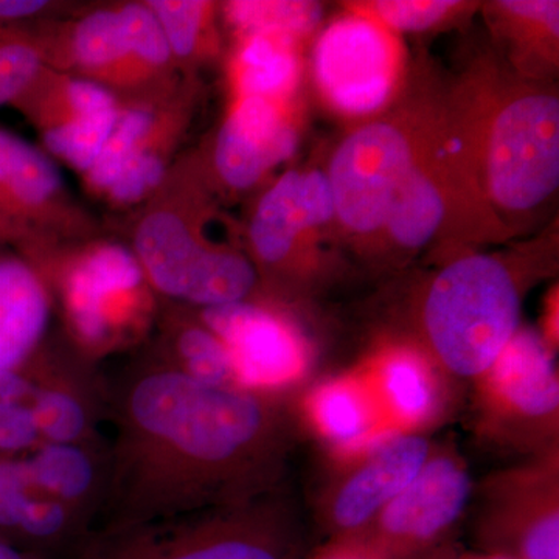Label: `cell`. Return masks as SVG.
<instances>
[{
	"instance_id": "obj_25",
	"label": "cell",
	"mask_w": 559,
	"mask_h": 559,
	"mask_svg": "<svg viewBox=\"0 0 559 559\" xmlns=\"http://www.w3.org/2000/svg\"><path fill=\"white\" fill-rule=\"evenodd\" d=\"M53 299L46 282L16 253L0 255V371L16 369L49 337Z\"/></svg>"
},
{
	"instance_id": "obj_26",
	"label": "cell",
	"mask_w": 559,
	"mask_h": 559,
	"mask_svg": "<svg viewBox=\"0 0 559 559\" xmlns=\"http://www.w3.org/2000/svg\"><path fill=\"white\" fill-rule=\"evenodd\" d=\"M304 47V40L264 33L231 39L226 57L227 98L301 100Z\"/></svg>"
},
{
	"instance_id": "obj_32",
	"label": "cell",
	"mask_w": 559,
	"mask_h": 559,
	"mask_svg": "<svg viewBox=\"0 0 559 559\" xmlns=\"http://www.w3.org/2000/svg\"><path fill=\"white\" fill-rule=\"evenodd\" d=\"M47 22L0 27V108L16 100L46 68Z\"/></svg>"
},
{
	"instance_id": "obj_2",
	"label": "cell",
	"mask_w": 559,
	"mask_h": 559,
	"mask_svg": "<svg viewBox=\"0 0 559 559\" xmlns=\"http://www.w3.org/2000/svg\"><path fill=\"white\" fill-rule=\"evenodd\" d=\"M448 92L485 204L513 240L528 234L558 194L557 83L518 79L491 51L471 61Z\"/></svg>"
},
{
	"instance_id": "obj_33",
	"label": "cell",
	"mask_w": 559,
	"mask_h": 559,
	"mask_svg": "<svg viewBox=\"0 0 559 559\" xmlns=\"http://www.w3.org/2000/svg\"><path fill=\"white\" fill-rule=\"evenodd\" d=\"M39 492L24 457H0V540L20 549L22 533Z\"/></svg>"
},
{
	"instance_id": "obj_7",
	"label": "cell",
	"mask_w": 559,
	"mask_h": 559,
	"mask_svg": "<svg viewBox=\"0 0 559 559\" xmlns=\"http://www.w3.org/2000/svg\"><path fill=\"white\" fill-rule=\"evenodd\" d=\"M241 230L261 294L286 307L341 267L329 179L314 162L280 173L253 194Z\"/></svg>"
},
{
	"instance_id": "obj_20",
	"label": "cell",
	"mask_w": 559,
	"mask_h": 559,
	"mask_svg": "<svg viewBox=\"0 0 559 559\" xmlns=\"http://www.w3.org/2000/svg\"><path fill=\"white\" fill-rule=\"evenodd\" d=\"M440 371L417 345L389 342L371 355L359 373L389 428L417 433L441 414Z\"/></svg>"
},
{
	"instance_id": "obj_9",
	"label": "cell",
	"mask_w": 559,
	"mask_h": 559,
	"mask_svg": "<svg viewBox=\"0 0 559 559\" xmlns=\"http://www.w3.org/2000/svg\"><path fill=\"white\" fill-rule=\"evenodd\" d=\"M72 559H304V538L275 489L235 506L97 530Z\"/></svg>"
},
{
	"instance_id": "obj_3",
	"label": "cell",
	"mask_w": 559,
	"mask_h": 559,
	"mask_svg": "<svg viewBox=\"0 0 559 559\" xmlns=\"http://www.w3.org/2000/svg\"><path fill=\"white\" fill-rule=\"evenodd\" d=\"M210 179L198 148L182 151L148 200L127 213L117 237L160 300L194 310L261 296L241 224Z\"/></svg>"
},
{
	"instance_id": "obj_39",
	"label": "cell",
	"mask_w": 559,
	"mask_h": 559,
	"mask_svg": "<svg viewBox=\"0 0 559 559\" xmlns=\"http://www.w3.org/2000/svg\"><path fill=\"white\" fill-rule=\"evenodd\" d=\"M7 250H10V249H7L5 246H3L2 242H0V255H2V253H5Z\"/></svg>"
},
{
	"instance_id": "obj_1",
	"label": "cell",
	"mask_w": 559,
	"mask_h": 559,
	"mask_svg": "<svg viewBox=\"0 0 559 559\" xmlns=\"http://www.w3.org/2000/svg\"><path fill=\"white\" fill-rule=\"evenodd\" d=\"M108 380V495L97 530L235 506L280 488L290 448L278 399L219 388L143 344Z\"/></svg>"
},
{
	"instance_id": "obj_10",
	"label": "cell",
	"mask_w": 559,
	"mask_h": 559,
	"mask_svg": "<svg viewBox=\"0 0 559 559\" xmlns=\"http://www.w3.org/2000/svg\"><path fill=\"white\" fill-rule=\"evenodd\" d=\"M204 83L183 76L170 97L121 103L116 127L81 186L112 213L127 215L148 200L182 153L200 110Z\"/></svg>"
},
{
	"instance_id": "obj_16",
	"label": "cell",
	"mask_w": 559,
	"mask_h": 559,
	"mask_svg": "<svg viewBox=\"0 0 559 559\" xmlns=\"http://www.w3.org/2000/svg\"><path fill=\"white\" fill-rule=\"evenodd\" d=\"M471 492L465 462L452 452H430L414 480L358 538L382 559L428 558L462 520Z\"/></svg>"
},
{
	"instance_id": "obj_31",
	"label": "cell",
	"mask_w": 559,
	"mask_h": 559,
	"mask_svg": "<svg viewBox=\"0 0 559 559\" xmlns=\"http://www.w3.org/2000/svg\"><path fill=\"white\" fill-rule=\"evenodd\" d=\"M40 444L31 359L0 371V457H22Z\"/></svg>"
},
{
	"instance_id": "obj_19",
	"label": "cell",
	"mask_w": 559,
	"mask_h": 559,
	"mask_svg": "<svg viewBox=\"0 0 559 559\" xmlns=\"http://www.w3.org/2000/svg\"><path fill=\"white\" fill-rule=\"evenodd\" d=\"M432 448L419 433L393 432L349 459L323 499L320 521L331 539L362 535L414 480Z\"/></svg>"
},
{
	"instance_id": "obj_29",
	"label": "cell",
	"mask_w": 559,
	"mask_h": 559,
	"mask_svg": "<svg viewBox=\"0 0 559 559\" xmlns=\"http://www.w3.org/2000/svg\"><path fill=\"white\" fill-rule=\"evenodd\" d=\"M219 7L221 24L231 39L264 33L307 43L323 13L320 3L304 0H234Z\"/></svg>"
},
{
	"instance_id": "obj_4",
	"label": "cell",
	"mask_w": 559,
	"mask_h": 559,
	"mask_svg": "<svg viewBox=\"0 0 559 559\" xmlns=\"http://www.w3.org/2000/svg\"><path fill=\"white\" fill-rule=\"evenodd\" d=\"M557 231L502 252L468 250L419 289L417 347L451 377L479 380L520 330L530 286L554 272Z\"/></svg>"
},
{
	"instance_id": "obj_21",
	"label": "cell",
	"mask_w": 559,
	"mask_h": 559,
	"mask_svg": "<svg viewBox=\"0 0 559 559\" xmlns=\"http://www.w3.org/2000/svg\"><path fill=\"white\" fill-rule=\"evenodd\" d=\"M480 530L488 555L507 559H559L557 485L551 476L513 481Z\"/></svg>"
},
{
	"instance_id": "obj_15",
	"label": "cell",
	"mask_w": 559,
	"mask_h": 559,
	"mask_svg": "<svg viewBox=\"0 0 559 559\" xmlns=\"http://www.w3.org/2000/svg\"><path fill=\"white\" fill-rule=\"evenodd\" d=\"M10 106L35 130L44 153L83 176L108 142L121 103L91 81L46 66Z\"/></svg>"
},
{
	"instance_id": "obj_30",
	"label": "cell",
	"mask_w": 559,
	"mask_h": 559,
	"mask_svg": "<svg viewBox=\"0 0 559 559\" xmlns=\"http://www.w3.org/2000/svg\"><path fill=\"white\" fill-rule=\"evenodd\" d=\"M480 3L465 0H362L342 5L345 11L369 17L400 36L401 33L423 35L448 31L469 20L480 10Z\"/></svg>"
},
{
	"instance_id": "obj_12",
	"label": "cell",
	"mask_w": 559,
	"mask_h": 559,
	"mask_svg": "<svg viewBox=\"0 0 559 559\" xmlns=\"http://www.w3.org/2000/svg\"><path fill=\"white\" fill-rule=\"evenodd\" d=\"M70 193L57 162L0 127V242L11 252L106 234Z\"/></svg>"
},
{
	"instance_id": "obj_34",
	"label": "cell",
	"mask_w": 559,
	"mask_h": 559,
	"mask_svg": "<svg viewBox=\"0 0 559 559\" xmlns=\"http://www.w3.org/2000/svg\"><path fill=\"white\" fill-rule=\"evenodd\" d=\"M80 7V2L64 0H0V27L62 20Z\"/></svg>"
},
{
	"instance_id": "obj_13",
	"label": "cell",
	"mask_w": 559,
	"mask_h": 559,
	"mask_svg": "<svg viewBox=\"0 0 559 559\" xmlns=\"http://www.w3.org/2000/svg\"><path fill=\"white\" fill-rule=\"evenodd\" d=\"M301 100L227 98L226 112L200 151L205 170L224 201L252 198L299 148Z\"/></svg>"
},
{
	"instance_id": "obj_37",
	"label": "cell",
	"mask_w": 559,
	"mask_h": 559,
	"mask_svg": "<svg viewBox=\"0 0 559 559\" xmlns=\"http://www.w3.org/2000/svg\"><path fill=\"white\" fill-rule=\"evenodd\" d=\"M426 559H455V557H452L450 554H441V551H436L433 557H428Z\"/></svg>"
},
{
	"instance_id": "obj_11",
	"label": "cell",
	"mask_w": 559,
	"mask_h": 559,
	"mask_svg": "<svg viewBox=\"0 0 559 559\" xmlns=\"http://www.w3.org/2000/svg\"><path fill=\"white\" fill-rule=\"evenodd\" d=\"M406 50L396 33L345 11L323 28L312 49L320 97L344 119H373L403 94Z\"/></svg>"
},
{
	"instance_id": "obj_6",
	"label": "cell",
	"mask_w": 559,
	"mask_h": 559,
	"mask_svg": "<svg viewBox=\"0 0 559 559\" xmlns=\"http://www.w3.org/2000/svg\"><path fill=\"white\" fill-rule=\"evenodd\" d=\"M412 81L389 109L342 140L325 167L341 246L367 261L396 191L417 165L436 112L441 81Z\"/></svg>"
},
{
	"instance_id": "obj_36",
	"label": "cell",
	"mask_w": 559,
	"mask_h": 559,
	"mask_svg": "<svg viewBox=\"0 0 559 559\" xmlns=\"http://www.w3.org/2000/svg\"><path fill=\"white\" fill-rule=\"evenodd\" d=\"M0 559H40L0 540Z\"/></svg>"
},
{
	"instance_id": "obj_5",
	"label": "cell",
	"mask_w": 559,
	"mask_h": 559,
	"mask_svg": "<svg viewBox=\"0 0 559 559\" xmlns=\"http://www.w3.org/2000/svg\"><path fill=\"white\" fill-rule=\"evenodd\" d=\"M46 282L60 333L76 352L102 366L148 342L160 299L138 259L120 237L106 234L83 241L17 252Z\"/></svg>"
},
{
	"instance_id": "obj_24",
	"label": "cell",
	"mask_w": 559,
	"mask_h": 559,
	"mask_svg": "<svg viewBox=\"0 0 559 559\" xmlns=\"http://www.w3.org/2000/svg\"><path fill=\"white\" fill-rule=\"evenodd\" d=\"M305 417L320 439L344 459L355 457L395 432L359 371L316 385L305 400Z\"/></svg>"
},
{
	"instance_id": "obj_27",
	"label": "cell",
	"mask_w": 559,
	"mask_h": 559,
	"mask_svg": "<svg viewBox=\"0 0 559 559\" xmlns=\"http://www.w3.org/2000/svg\"><path fill=\"white\" fill-rule=\"evenodd\" d=\"M146 345L194 380L238 388L229 353L193 308L160 300L156 326Z\"/></svg>"
},
{
	"instance_id": "obj_18",
	"label": "cell",
	"mask_w": 559,
	"mask_h": 559,
	"mask_svg": "<svg viewBox=\"0 0 559 559\" xmlns=\"http://www.w3.org/2000/svg\"><path fill=\"white\" fill-rule=\"evenodd\" d=\"M40 443H75L105 436L108 380L61 333L49 334L31 358Z\"/></svg>"
},
{
	"instance_id": "obj_17",
	"label": "cell",
	"mask_w": 559,
	"mask_h": 559,
	"mask_svg": "<svg viewBox=\"0 0 559 559\" xmlns=\"http://www.w3.org/2000/svg\"><path fill=\"white\" fill-rule=\"evenodd\" d=\"M477 381H480L487 421L496 432L543 440L557 429L558 373L554 348L540 331L520 326Z\"/></svg>"
},
{
	"instance_id": "obj_35",
	"label": "cell",
	"mask_w": 559,
	"mask_h": 559,
	"mask_svg": "<svg viewBox=\"0 0 559 559\" xmlns=\"http://www.w3.org/2000/svg\"><path fill=\"white\" fill-rule=\"evenodd\" d=\"M311 559H382L366 540L358 538L331 539Z\"/></svg>"
},
{
	"instance_id": "obj_38",
	"label": "cell",
	"mask_w": 559,
	"mask_h": 559,
	"mask_svg": "<svg viewBox=\"0 0 559 559\" xmlns=\"http://www.w3.org/2000/svg\"><path fill=\"white\" fill-rule=\"evenodd\" d=\"M455 559H507V558L496 557V555H485V557H463V558L455 557Z\"/></svg>"
},
{
	"instance_id": "obj_8",
	"label": "cell",
	"mask_w": 559,
	"mask_h": 559,
	"mask_svg": "<svg viewBox=\"0 0 559 559\" xmlns=\"http://www.w3.org/2000/svg\"><path fill=\"white\" fill-rule=\"evenodd\" d=\"M47 66L97 84L121 103L170 97L183 76L145 0L81 3L46 24Z\"/></svg>"
},
{
	"instance_id": "obj_23",
	"label": "cell",
	"mask_w": 559,
	"mask_h": 559,
	"mask_svg": "<svg viewBox=\"0 0 559 559\" xmlns=\"http://www.w3.org/2000/svg\"><path fill=\"white\" fill-rule=\"evenodd\" d=\"M35 487L97 525L110 479L108 436L75 443H40L22 455Z\"/></svg>"
},
{
	"instance_id": "obj_28",
	"label": "cell",
	"mask_w": 559,
	"mask_h": 559,
	"mask_svg": "<svg viewBox=\"0 0 559 559\" xmlns=\"http://www.w3.org/2000/svg\"><path fill=\"white\" fill-rule=\"evenodd\" d=\"M180 75L198 76L226 55L219 2L212 0H145Z\"/></svg>"
},
{
	"instance_id": "obj_22",
	"label": "cell",
	"mask_w": 559,
	"mask_h": 559,
	"mask_svg": "<svg viewBox=\"0 0 559 559\" xmlns=\"http://www.w3.org/2000/svg\"><path fill=\"white\" fill-rule=\"evenodd\" d=\"M492 53L518 79L555 83L559 69L558 0L481 2Z\"/></svg>"
},
{
	"instance_id": "obj_14",
	"label": "cell",
	"mask_w": 559,
	"mask_h": 559,
	"mask_svg": "<svg viewBox=\"0 0 559 559\" xmlns=\"http://www.w3.org/2000/svg\"><path fill=\"white\" fill-rule=\"evenodd\" d=\"M288 308L261 294L238 304L197 310L229 353L238 388L280 400L307 377L310 344Z\"/></svg>"
}]
</instances>
